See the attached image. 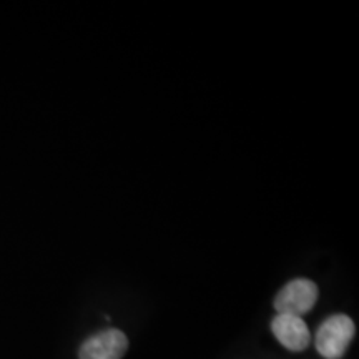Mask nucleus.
<instances>
[{
	"label": "nucleus",
	"mask_w": 359,
	"mask_h": 359,
	"mask_svg": "<svg viewBox=\"0 0 359 359\" xmlns=\"http://www.w3.org/2000/svg\"><path fill=\"white\" fill-rule=\"evenodd\" d=\"M354 323L346 314H334L323 323L316 333V349L323 358L339 359L354 336Z\"/></svg>",
	"instance_id": "f257e3e1"
},
{
	"label": "nucleus",
	"mask_w": 359,
	"mask_h": 359,
	"mask_svg": "<svg viewBox=\"0 0 359 359\" xmlns=\"http://www.w3.org/2000/svg\"><path fill=\"white\" fill-rule=\"evenodd\" d=\"M318 299V286L309 280H294L283 286L275 299V308L280 314L299 316L308 313Z\"/></svg>",
	"instance_id": "f03ea898"
},
{
	"label": "nucleus",
	"mask_w": 359,
	"mask_h": 359,
	"mask_svg": "<svg viewBox=\"0 0 359 359\" xmlns=\"http://www.w3.org/2000/svg\"><path fill=\"white\" fill-rule=\"evenodd\" d=\"M128 349V339L122 331L107 330L93 334L82 344L80 359H122Z\"/></svg>",
	"instance_id": "7ed1b4c3"
},
{
	"label": "nucleus",
	"mask_w": 359,
	"mask_h": 359,
	"mask_svg": "<svg viewBox=\"0 0 359 359\" xmlns=\"http://www.w3.org/2000/svg\"><path fill=\"white\" fill-rule=\"evenodd\" d=\"M271 331L290 351H303L311 341L306 323L299 316H291V314H278L271 323Z\"/></svg>",
	"instance_id": "20e7f679"
}]
</instances>
